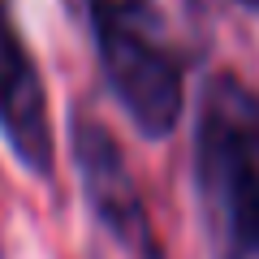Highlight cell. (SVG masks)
<instances>
[{"label":"cell","mask_w":259,"mask_h":259,"mask_svg":"<svg viewBox=\"0 0 259 259\" xmlns=\"http://www.w3.org/2000/svg\"><path fill=\"white\" fill-rule=\"evenodd\" d=\"M190 143L212 259H259V91L233 69L207 74Z\"/></svg>","instance_id":"cell-1"},{"label":"cell","mask_w":259,"mask_h":259,"mask_svg":"<svg viewBox=\"0 0 259 259\" xmlns=\"http://www.w3.org/2000/svg\"><path fill=\"white\" fill-rule=\"evenodd\" d=\"M87 26L108 95L139 139H173L186 112V56L160 0H87Z\"/></svg>","instance_id":"cell-2"},{"label":"cell","mask_w":259,"mask_h":259,"mask_svg":"<svg viewBox=\"0 0 259 259\" xmlns=\"http://www.w3.org/2000/svg\"><path fill=\"white\" fill-rule=\"evenodd\" d=\"M69 156H74L82 207L104 229V238H112L130 259H164V242L156 233L151 207L139 190V177L130 168L117 134L91 112H74L69 117Z\"/></svg>","instance_id":"cell-3"},{"label":"cell","mask_w":259,"mask_h":259,"mask_svg":"<svg viewBox=\"0 0 259 259\" xmlns=\"http://www.w3.org/2000/svg\"><path fill=\"white\" fill-rule=\"evenodd\" d=\"M0 139L30 177L39 182L56 177V134L52 112H48V87L9 0H0Z\"/></svg>","instance_id":"cell-4"},{"label":"cell","mask_w":259,"mask_h":259,"mask_svg":"<svg viewBox=\"0 0 259 259\" xmlns=\"http://www.w3.org/2000/svg\"><path fill=\"white\" fill-rule=\"evenodd\" d=\"M233 5H242L246 13H259V0H233Z\"/></svg>","instance_id":"cell-5"}]
</instances>
